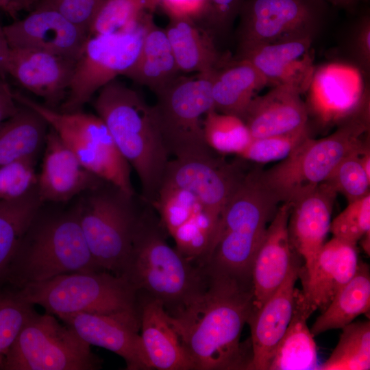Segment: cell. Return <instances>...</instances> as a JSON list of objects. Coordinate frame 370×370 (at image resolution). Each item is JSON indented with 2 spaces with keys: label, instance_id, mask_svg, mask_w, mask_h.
Segmentation results:
<instances>
[{
  "label": "cell",
  "instance_id": "4dcf8cb0",
  "mask_svg": "<svg viewBox=\"0 0 370 370\" xmlns=\"http://www.w3.org/2000/svg\"><path fill=\"white\" fill-rule=\"evenodd\" d=\"M40 199L32 190L12 200L0 201V284L5 282L10 264L32 223Z\"/></svg>",
  "mask_w": 370,
  "mask_h": 370
},
{
  "label": "cell",
  "instance_id": "bcb514c9",
  "mask_svg": "<svg viewBox=\"0 0 370 370\" xmlns=\"http://www.w3.org/2000/svg\"><path fill=\"white\" fill-rule=\"evenodd\" d=\"M352 51L365 72L370 68V18L366 14L357 24L352 38Z\"/></svg>",
  "mask_w": 370,
  "mask_h": 370
},
{
  "label": "cell",
  "instance_id": "ba28073f",
  "mask_svg": "<svg viewBox=\"0 0 370 370\" xmlns=\"http://www.w3.org/2000/svg\"><path fill=\"white\" fill-rule=\"evenodd\" d=\"M215 73L180 75L156 94L152 110L169 156L180 159L214 153L206 143L203 122L207 112L214 109L212 82Z\"/></svg>",
  "mask_w": 370,
  "mask_h": 370
},
{
  "label": "cell",
  "instance_id": "9c48e42d",
  "mask_svg": "<svg viewBox=\"0 0 370 370\" xmlns=\"http://www.w3.org/2000/svg\"><path fill=\"white\" fill-rule=\"evenodd\" d=\"M17 102L37 112L89 171L129 196H134L128 162L98 116L81 110L62 112L19 92Z\"/></svg>",
  "mask_w": 370,
  "mask_h": 370
},
{
  "label": "cell",
  "instance_id": "484cf974",
  "mask_svg": "<svg viewBox=\"0 0 370 370\" xmlns=\"http://www.w3.org/2000/svg\"><path fill=\"white\" fill-rule=\"evenodd\" d=\"M164 29L180 73H212L227 61L218 51L214 36L198 23L170 19Z\"/></svg>",
  "mask_w": 370,
  "mask_h": 370
},
{
  "label": "cell",
  "instance_id": "74e56055",
  "mask_svg": "<svg viewBox=\"0 0 370 370\" xmlns=\"http://www.w3.org/2000/svg\"><path fill=\"white\" fill-rule=\"evenodd\" d=\"M15 289L0 290V365L18 334L36 312Z\"/></svg>",
  "mask_w": 370,
  "mask_h": 370
},
{
  "label": "cell",
  "instance_id": "7bdbcfd3",
  "mask_svg": "<svg viewBox=\"0 0 370 370\" xmlns=\"http://www.w3.org/2000/svg\"><path fill=\"white\" fill-rule=\"evenodd\" d=\"M106 0H41L36 6L53 10L88 33Z\"/></svg>",
  "mask_w": 370,
  "mask_h": 370
},
{
  "label": "cell",
  "instance_id": "603a6c76",
  "mask_svg": "<svg viewBox=\"0 0 370 370\" xmlns=\"http://www.w3.org/2000/svg\"><path fill=\"white\" fill-rule=\"evenodd\" d=\"M337 193L323 182L291 204L288 232L291 246L308 269L325 243Z\"/></svg>",
  "mask_w": 370,
  "mask_h": 370
},
{
  "label": "cell",
  "instance_id": "e575fe53",
  "mask_svg": "<svg viewBox=\"0 0 370 370\" xmlns=\"http://www.w3.org/2000/svg\"><path fill=\"white\" fill-rule=\"evenodd\" d=\"M219 217L204 208L177 228L171 236L176 249L186 258L204 263L213 241Z\"/></svg>",
  "mask_w": 370,
  "mask_h": 370
},
{
  "label": "cell",
  "instance_id": "60d3db41",
  "mask_svg": "<svg viewBox=\"0 0 370 370\" xmlns=\"http://www.w3.org/2000/svg\"><path fill=\"white\" fill-rule=\"evenodd\" d=\"M333 237L356 245L370 232V193L348 203L330 223Z\"/></svg>",
  "mask_w": 370,
  "mask_h": 370
},
{
  "label": "cell",
  "instance_id": "ee69618b",
  "mask_svg": "<svg viewBox=\"0 0 370 370\" xmlns=\"http://www.w3.org/2000/svg\"><path fill=\"white\" fill-rule=\"evenodd\" d=\"M245 0H208V12L203 26L214 36L225 34L238 18Z\"/></svg>",
  "mask_w": 370,
  "mask_h": 370
},
{
  "label": "cell",
  "instance_id": "681fc988",
  "mask_svg": "<svg viewBox=\"0 0 370 370\" xmlns=\"http://www.w3.org/2000/svg\"><path fill=\"white\" fill-rule=\"evenodd\" d=\"M10 47L5 38L3 27L0 26V76L5 78L6 66Z\"/></svg>",
  "mask_w": 370,
  "mask_h": 370
},
{
  "label": "cell",
  "instance_id": "7a4b0ae2",
  "mask_svg": "<svg viewBox=\"0 0 370 370\" xmlns=\"http://www.w3.org/2000/svg\"><path fill=\"white\" fill-rule=\"evenodd\" d=\"M98 92L94 102L97 116L136 172L143 201L152 207L170 160L152 106L137 91L116 79Z\"/></svg>",
  "mask_w": 370,
  "mask_h": 370
},
{
  "label": "cell",
  "instance_id": "816d5d0a",
  "mask_svg": "<svg viewBox=\"0 0 370 370\" xmlns=\"http://www.w3.org/2000/svg\"><path fill=\"white\" fill-rule=\"evenodd\" d=\"M361 241L362 247L368 256L370 254V232H367L360 240Z\"/></svg>",
  "mask_w": 370,
  "mask_h": 370
},
{
  "label": "cell",
  "instance_id": "4fadbf2b",
  "mask_svg": "<svg viewBox=\"0 0 370 370\" xmlns=\"http://www.w3.org/2000/svg\"><path fill=\"white\" fill-rule=\"evenodd\" d=\"M324 0H245L237 28V58L260 45L312 38L327 10Z\"/></svg>",
  "mask_w": 370,
  "mask_h": 370
},
{
  "label": "cell",
  "instance_id": "8fae6325",
  "mask_svg": "<svg viewBox=\"0 0 370 370\" xmlns=\"http://www.w3.org/2000/svg\"><path fill=\"white\" fill-rule=\"evenodd\" d=\"M101 360L71 327L36 312L5 355L0 370H96Z\"/></svg>",
  "mask_w": 370,
  "mask_h": 370
},
{
  "label": "cell",
  "instance_id": "f1b7e54d",
  "mask_svg": "<svg viewBox=\"0 0 370 370\" xmlns=\"http://www.w3.org/2000/svg\"><path fill=\"white\" fill-rule=\"evenodd\" d=\"M295 295L291 322L271 355L268 370L317 369V351L314 336L307 326L313 313Z\"/></svg>",
  "mask_w": 370,
  "mask_h": 370
},
{
  "label": "cell",
  "instance_id": "836d02e7",
  "mask_svg": "<svg viewBox=\"0 0 370 370\" xmlns=\"http://www.w3.org/2000/svg\"><path fill=\"white\" fill-rule=\"evenodd\" d=\"M203 128L207 145L222 154L238 155L252 139L241 118L219 112L214 109L205 115Z\"/></svg>",
  "mask_w": 370,
  "mask_h": 370
},
{
  "label": "cell",
  "instance_id": "cb8c5ba5",
  "mask_svg": "<svg viewBox=\"0 0 370 370\" xmlns=\"http://www.w3.org/2000/svg\"><path fill=\"white\" fill-rule=\"evenodd\" d=\"M297 90L273 86L267 93L255 96L242 119L252 138L288 134L307 127L308 110Z\"/></svg>",
  "mask_w": 370,
  "mask_h": 370
},
{
  "label": "cell",
  "instance_id": "83f0119b",
  "mask_svg": "<svg viewBox=\"0 0 370 370\" xmlns=\"http://www.w3.org/2000/svg\"><path fill=\"white\" fill-rule=\"evenodd\" d=\"M180 73L165 29L158 27L153 21L145 35L136 61L125 76L156 94Z\"/></svg>",
  "mask_w": 370,
  "mask_h": 370
},
{
  "label": "cell",
  "instance_id": "7402d4cb",
  "mask_svg": "<svg viewBox=\"0 0 370 370\" xmlns=\"http://www.w3.org/2000/svg\"><path fill=\"white\" fill-rule=\"evenodd\" d=\"M37 180L41 201L64 202L85 190H94L108 183L87 170L50 127Z\"/></svg>",
  "mask_w": 370,
  "mask_h": 370
},
{
  "label": "cell",
  "instance_id": "c3c4849f",
  "mask_svg": "<svg viewBox=\"0 0 370 370\" xmlns=\"http://www.w3.org/2000/svg\"><path fill=\"white\" fill-rule=\"evenodd\" d=\"M41 0H0V8L12 16L18 12L34 8Z\"/></svg>",
  "mask_w": 370,
  "mask_h": 370
},
{
  "label": "cell",
  "instance_id": "1f68e13d",
  "mask_svg": "<svg viewBox=\"0 0 370 370\" xmlns=\"http://www.w3.org/2000/svg\"><path fill=\"white\" fill-rule=\"evenodd\" d=\"M0 124V166L34 156L46 137V121L35 111L23 106Z\"/></svg>",
  "mask_w": 370,
  "mask_h": 370
},
{
  "label": "cell",
  "instance_id": "f6af8a7d",
  "mask_svg": "<svg viewBox=\"0 0 370 370\" xmlns=\"http://www.w3.org/2000/svg\"><path fill=\"white\" fill-rule=\"evenodd\" d=\"M154 1L156 8H161L169 19H186L204 24L208 15V0Z\"/></svg>",
  "mask_w": 370,
  "mask_h": 370
},
{
  "label": "cell",
  "instance_id": "f35d334b",
  "mask_svg": "<svg viewBox=\"0 0 370 370\" xmlns=\"http://www.w3.org/2000/svg\"><path fill=\"white\" fill-rule=\"evenodd\" d=\"M367 146V143L345 156L325 181L336 193H342L348 203L370 193V177L360 160V154Z\"/></svg>",
  "mask_w": 370,
  "mask_h": 370
},
{
  "label": "cell",
  "instance_id": "ffe728a7",
  "mask_svg": "<svg viewBox=\"0 0 370 370\" xmlns=\"http://www.w3.org/2000/svg\"><path fill=\"white\" fill-rule=\"evenodd\" d=\"M313 40L307 38L263 45L236 59L250 62L267 85L288 87L302 94L314 78Z\"/></svg>",
  "mask_w": 370,
  "mask_h": 370
},
{
  "label": "cell",
  "instance_id": "f907efd6",
  "mask_svg": "<svg viewBox=\"0 0 370 370\" xmlns=\"http://www.w3.org/2000/svg\"><path fill=\"white\" fill-rule=\"evenodd\" d=\"M334 5L343 8H351L356 5L361 0H324Z\"/></svg>",
  "mask_w": 370,
  "mask_h": 370
},
{
  "label": "cell",
  "instance_id": "b9f144b4",
  "mask_svg": "<svg viewBox=\"0 0 370 370\" xmlns=\"http://www.w3.org/2000/svg\"><path fill=\"white\" fill-rule=\"evenodd\" d=\"M34 157L21 158L0 166V201L20 198L37 185Z\"/></svg>",
  "mask_w": 370,
  "mask_h": 370
},
{
  "label": "cell",
  "instance_id": "5bb4252c",
  "mask_svg": "<svg viewBox=\"0 0 370 370\" xmlns=\"http://www.w3.org/2000/svg\"><path fill=\"white\" fill-rule=\"evenodd\" d=\"M245 174L239 164L227 162L215 153L174 158L168 162L161 185L190 192L204 208L220 216Z\"/></svg>",
  "mask_w": 370,
  "mask_h": 370
},
{
  "label": "cell",
  "instance_id": "7dc6e473",
  "mask_svg": "<svg viewBox=\"0 0 370 370\" xmlns=\"http://www.w3.org/2000/svg\"><path fill=\"white\" fill-rule=\"evenodd\" d=\"M14 94L4 77L0 76V124L14 115L19 108Z\"/></svg>",
  "mask_w": 370,
  "mask_h": 370
},
{
  "label": "cell",
  "instance_id": "d6986e66",
  "mask_svg": "<svg viewBox=\"0 0 370 370\" xmlns=\"http://www.w3.org/2000/svg\"><path fill=\"white\" fill-rule=\"evenodd\" d=\"M291 208L290 203H282L277 208L254 258L251 269L253 312L282 284L296 258L288 232Z\"/></svg>",
  "mask_w": 370,
  "mask_h": 370
},
{
  "label": "cell",
  "instance_id": "e0dca14e",
  "mask_svg": "<svg viewBox=\"0 0 370 370\" xmlns=\"http://www.w3.org/2000/svg\"><path fill=\"white\" fill-rule=\"evenodd\" d=\"M358 256L356 245L333 237L325 243L308 269L300 267L302 288L298 297L312 312H321L354 275Z\"/></svg>",
  "mask_w": 370,
  "mask_h": 370
},
{
  "label": "cell",
  "instance_id": "f546056e",
  "mask_svg": "<svg viewBox=\"0 0 370 370\" xmlns=\"http://www.w3.org/2000/svg\"><path fill=\"white\" fill-rule=\"evenodd\" d=\"M369 267L359 260L354 275L337 292L321 312L310 332L315 336L330 330L342 329L359 315L369 314Z\"/></svg>",
  "mask_w": 370,
  "mask_h": 370
},
{
  "label": "cell",
  "instance_id": "4316f807",
  "mask_svg": "<svg viewBox=\"0 0 370 370\" xmlns=\"http://www.w3.org/2000/svg\"><path fill=\"white\" fill-rule=\"evenodd\" d=\"M266 86L264 77L247 60H227L212 79L214 108L242 119L256 93Z\"/></svg>",
  "mask_w": 370,
  "mask_h": 370
},
{
  "label": "cell",
  "instance_id": "ab89813d",
  "mask_svg": "<svg viewBox=\"0 0 370 370\" xmlns=\"http://www.w3.org/2000/svg\"><path fill=\"white\" fill-rule=\"evenodd\" d=\"M308 136L307 127L288 134L252 138L238 156L259 163L282 160Z\"/></svg>",
  "mask_w": 370,
  "mask_h": 370
},
{
  "label": "cell",
  "instance_id": "7c38bea8",
  "mask_svg": "<svg viewBox=\"0 0 370 370\" xmlns=\"http://www.w3.org/2000/svg\"><path fill=\"white\" fill-rule=\"evenodd\" d=\"M77 209L89 251L101 269L119 275L130 254L142 212L133 197L112 185L95 190Z\"/></svg>",
  "mask_w": 370,
  "mask_h": 370
},
{
  "label": "cell",
  "instance_id": "9a60e30c",
  "mask_svg": "<svg viewBox=\"0 0 370 370\" xmlns=\"http://www.w3.org/2000/svg\"><path fill=\"white\" fill-rule=\"evenodd\" d=\"M90 345L123 358L129 370L152 369L140 334L139 314L72 313L57 316Z\"/></svg>",
  "mask_w": 370,
  "mask_h": 370
},
{
  "label": "cell",
  "instance_id": "d6a6232c",
  "mask_svg": "<svg viewBox=\"0 0 370 370\" xmlns=\"http://www.w3.org/2000/svg\"><path fill=\"white\" fill-rule=\"evenodd\" d=\"M339 341L328 359L317 369L369 370L370 322L350 323L342 328Z\"/></svg>",
  "mask_w": 370,
  "mask_h": 370
},
{
  "label": "cell",
  "instance_id": "5b68a950",
  "mask_svg": "<svg viewBox=\"0 0 370 370\" xmlns=\"http://www.w3.org/2000/svg\"><path fill=\"white\" fill-rule=\"evenodd\" d=\"M360 107L343 120L330 135L308 136L286 158L271 169L259 171L260 179L278 202L293 204L326 180L338 163L367 144V114Z\"/></svg>",
  "mask_w": 370,
  "mask_h": 370
},
{
  "label": "cell",
  "instance_id": "44dd1931",
  "mask_svg": "<svg viewBox=\"0 0 370 370\" xmlns=\"http://www.w3.org/2000/svg\"><path fill=\"white\" fill-rule=\"evenodd\" d=\"M299 269L295 258L282 284L249 319L251 358L247 370H268L273 350L292 318Z\"/></svg>",
  "mask_w": 370,
  "mask_h": 370
},
{
  "label": "cell",
  "instance_id": "2e32d148",
  "mask_svg": "<svg viewBox=\"0 0 370 370\" xmlns=\"http://www.w3.org/2000/svg\"><path fill=\"white\" fill-rule=\"evenodd\" d=\"M10 48L40 51L76 60L88 33L59 12L36 7L26 17L3 27Z\"/></svg>",
  "mask_w": 370,
  "mask_h": 370
},
{
  "label": "cell",
  "instance_id": "30bf717a",
  "mask_svg": "<svg viewBox=\"0 0 370 370\" xmlns=\"http://www.w3.org/2000/svg\"><path fill=\"white\" fill-rule=\"evenodd\" d=\"M145 12L130 28L117 32L89 34L75 60L67 95L60 111L81 110L93 95L136 61L145 35L153 21Z\"/></svg>",
  "mask_w": 370,
  "mask_h": 370
},
{
  "label": "cell",
  "instance_id": "8992f818",
  "mask_svg": "<svg viewBox=\"0 0 370 370\" xmlns=\"http://www.w3.org/2000/svg\"><path fill=\"white\" fill-rule=\"evenodd\" d=\"M32 229L24 236L5 278V282L15 289L64 273L102 270L89 251L76 210Z\"/></svg>",
  "mask_w": 370,
  "mask_h": 370
},
{
  "label": "cell",
  "instance_id": "3957f363",
  "mask_svg": "<svg viewBox=\"0 0 370 370\" xmlns=\"http://www.w3.org/2000/svg\"><path fill=\"white\" fill-rule=\"evenodd\" d=\"M153 210L147 206L142 211L130 254L119 275L137 292L144 291L160 301L170 314L200 291L206 271L167 244L164 229Z\"/></svg>",
  "mask_w": 370,
  "mask_h": 370
},
{
  "label": "cell",
  "instance_id": "8d00e7d4",
  "mask_svg": "<svg viewBox=\"0 0 370 370\" xmlns=\"http://www.w3.org/2000/svg\"><path fill=\"white\" fill-rule=\"evenodd\" d=\"M152 208L158 213L162 227L171 235L203 206L190 192L162 184Z\"/></svg>",
  "mask_w": 370,
  "mask_h": 370
},
{
  "label": "cell",
  "instance_id": "d590c367",
  "mask_svg": "<svg viewBox=\"0 0 370 370\" xmlns=\"http://www.w3.org/2000/svg\"><path fill=\"white\" fill-rule=\"evenodd\" d=\"M155 9L154 0H106L96 16L88 35L126 30L145 12H152Z\"/></svg>",
  "mask_w": 370,
  "mask_h": 370
},
{
  "label": "cell",
  "instance_id": "6da1fadb",
  "mask_svg": "<svg viewBox=\"0 0 370 370\" xmlns=\"http://www.w3.org/2000/svg\"><path fill=\"white\" fill-rule=\"evenodd\" d=\"M200 291L168 313L195 369H248L251 354L240 342L254 310L251 275L208 267Z\"/></svg>",
  "mask_w": 370,
  "mask_h": 370
},
{
  "label": "cell",
  "instance_id": "277c9868",
  "mask_svg": "<svg viewBox=\"0 0 370 370\" xmlns=\"http://www.w3.org/2000/svg\"><path fill=\"white\" fill-rule=\"evenodd\" d=\"M278 203L262 183L258 171L246 173L220 214L204 267L251 275L254 258Z\"/></svg>",
  "mask_w": 370,
  "mask_h": 370
},
{
  "label": "cell",
  "instance_id": "ac0fdd59",
  "mask_svg": "<svg viewBox=\"0 0 370 370\" xmlns=\"http://www.w3.org/2000/svg\"><path fill=\"white\" fill-rule=\"evenodd\" d=\"M75 59L37 50L10 48L6 73L54 108L64 101Z\"/></svg>",
  "mask_w": 370,
  "mask_h": 370
},
{
  "label": "cell",
  "instance_id": "52a82bcc",
  "mask_svg": "<svg viewBox=\"0 0 370 370\" xmlns=\"http://www.w3.org/2000/svg\"><path fill=\"white\" fill-rule=\"evenodd\" d=\"M29 303L56 316L72 313L139 314L137 291L108 271L64 273L16 289Z\"/></svg>",
  "mask_w": 370,
  "mask_h": 370
},
{
  "label": "cell",
  "instance_id": "d4e9b609",
  "mask_svg": "<svg viewBox=\"0 0 370 370\" xmlns=\"http://www.w3.org/2000/svg\"><path fill=\"white\" fill-rule=\"evenodd\" d=\"M139 319L140 334L152 369H195L160 301L148 297L140 308Z\"/></svg>",
  "mask_w": 370,
  "mask_h": 370
}]
</instances>
